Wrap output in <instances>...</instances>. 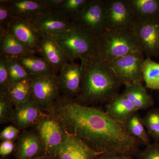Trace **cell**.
<instances>
[{
    "instance_id": "obj_1",
    "label": "cell",
    "mask_w": 159,
    "mask_h": 159,
    "mask_svg": "<svg viewBox=\"0 0 159 159\" xmlns=\"http://www.w3.org/2000/svg\"><path fill=\"white\" fill-rule=\"evenodd\" d=\"M48 111L69 134L79 137L98 153L130 156L138 153L141 142L105 111L64 96Z\"/></svg>"
},
{
    "instance_id": "obj_2",
    "label": "cell",
    "mask_w": 159,
    "mask_h": 159,
    "mask_svg": "<svg viewBox=\"0 0 159 159\" xmlns=\"http://www.w3.org/2000/svg\"><path fill=\"white\" fill-rule=\"evenodd\" d=\"M81 65L82 81L76 101L84 105L108 102L119 94L123 84L107 63L95 58Z\"/></svg>"
},
{
    "instance_id": "obj_3",
    "label": "cell",
    "mask_w": 159,
    "mask_h": 159,
    "mask_svg": "<svg viewBox=\"0 0 159 159\" xmlns=\"http://www.w3.org/2000/svg\"><path fill=\"white\" fill-rule=\"evenodd\" d=\"M96 47L97 58L107 63L132 52H143L136 35L130 29L105 30L96 37Z\"/></svg>"
},
{
    "instance_id": "obj_4",
    "label": "cell",
    "mask_w": 159,
    "mask_h": 159,
    "mask_svg": "<svg viewBox=\"0 0 159 159\" xmlns=\"http://www.w3.org/2000/svg\"><path fill=\"white\" fill-rule=\"evenodd\" d=\"M54 38L70 62L79 59L86 62L97 58L96 37L79 28L73 27L65 34Z\"/></svg>"
},
{
    "instance_id": "obj_5",
    "label": "cell",
    "mask_w": 159,
    "mask_h": 159,
    "mask_svg": "<svg viewBox=\"0 0 159 159\" xmlns=\"http://www.w3.org/2000/svg\"><path fill=\"white\" fill-rule=\"evenodd\" d=\"M71 22L94 37L99 36L106 29L105 0H89Z\"/></svg>"
},
{
    "instance_id": "obj_6",
    "label": "cell",
    "mask_w": 159,
    "mask_h": 159,
    "mask_svg": "<svg viewBox=\"0 0 159 159\" xmlns=\"http://www.w3.org/2000/svg\"><path fill=\"white\" fill-rule=\"evenodd\" d=\"M35 125L44 150L51 157L57 156L61 146L68 136L67 131L51 115L44 116Z\"/></svg>"
},
{
    "instance_id": "obj_7",
    "label": "cell",
    "mask_w": 159,
    "mask_h": 159,
    "mask_svg": "<svg viewBox=\"0 0 159 159\" xmlns=\"http://www.w3.org/2000/svg\"><path fill=\"white\" fill-rule=\"evenodd\" d=\"M145 58L142 51L132 52L107 63L122 84L143 81L142 68Z\"/></svg>"
},
{
    "instance_id": "obj_8",
    "label": "cell",
    "mask_w": 159,
    "mask_h": 159,
    "mask_svg": "<svg viewBox=\"0 0 159 159\" xmlns=\"http://www.w3.org/2000/svg\"><path fill=\"white\" fill-rule=\"evenodd\" d=\"M57 75L31 77V97L41 109L48 110L60 98Z\"/></svg>"
},
{
    "instance_id": "obj_9",
    "label": "cell",
    "mask_w": 159,
    "mask_h": 159,
    "mask_svg": "<svg viewBox=\"0 0 159 159\" xmlns=\"http://www.w3.org/2000/svg\"><path fill=\"white\" fill-rule=\"evenodd\" d=\"M132 30L146 57L159 56V19L136 20Z\"/></svg>"
},
{
    "instance_id": "obj_10",
    "label": "cell",
    "mask_w": 159,
    "mask_h": 159,
    "mask_svg": "<svg viewBox=\"0 0 159 159\" xmlns=\"http://www.w3.org/2000/svg\"><path fill=\"white\" fill-rule=\"evenodd\" d=\"M106 29H132L136 20L128 0H105Z\"/></svg>"
},
{
    "instance_id": "obj_11",
    "label": "cell",
    "mask_w": 159,
    "mask_h": 159,
    "mask_svg": "<svg viewBox=\"0 0 159 159\" xmlns=\"http://www.w3.org/2000/svg\"><path fill=\"white\" fill-rule=\"evenodd\" d=\"M30 21L42 35L54 37L62 35L74 27L70 21L55 10L46 11Z\"/></svg>"
},
{
    "instance_id": "obj_12",
    "label": "cell",
    "mask_w": 159,
    "mask_h": 159,
    "mask_svg": "<svg viewBox=\"0 0 159 159\" xmlns=\"http://www.w3.org/2000/svg\"><path fill=\"white\" fill-rule=\"evenodd\" d=\"M7 29L33 54H39L42 34L30 20L15 18Z\"/></svg>"
},
{
    "instance_id": "obj_13",
    "label": "cell",
    "mask_w": 159,
    "mask_h": 159,
    "mask_svg": "<svg viewBox=\"0 0 159 159\" xmlns=\"http://www.w3.org/2000/svg\"><path fill=\"white\" fill-rule=\"evenodd\" d=\"M82 77L81 65L70 62L63 67L57 78L60 91L63 93L64 97H77L81 87Z\"/></svg>"
},
{
    "instance_id": "obj_14",
    "label": "cell",
    "mask_w": 159,
    "mask_h": 159,
    "mask_svg": "<svg viewBox=\"0 0 159 159\" xmlns=\"http://www.w3.org/2000/svg\"><path fill=\"white\" fill-rule=\"evenodd\" d=\"M99 154L79 137L69 134L57 156L59 159H94Z\"/></svg>"
},
{
    "instance_id": "obj_15",
    "label": "cell",
    "mask_w": 159,
    "mask_h": 159,
    "mask_svg": "<svg viewBox=\"0 0 159 159\" xmlns=\"http://www.w3.org/2000/svg\"><path fill=\"white\" fill-rule=\"evenodd\" d=\"M39 54L53 67L56 73L69 63L66 54L53 36L42 35Z\"/></svg>"
},
{
    "instance_id": "obj_16",
    "label": "cell",
    "mask_w": 159,
    "mask_h": 159,
    "mask_svg": "<svg viewBox=\"0 0 159 159\" xmlns=\"http://www.w3.org/2000/svg\"><path fill=\"white\" fill-rule=\"evenodd\" d=\"M40 109L31 97L25 103L15 107L12 121L19 129L36 125L44 116Z\"/></svg>"
},
{
    "instance_id": "obj_17",
    "label": "cell",
    "mask_w": 159,
    "mask_h": 159,
    "mask_svg": "<svg viewBox=\"0 0 159 159\" xmlns=\"http://www.w3.org/2000/svg\"><path fill=\"white\" fill-rule=\"evenodd\" d=\"M15 18L31 20L51 10L43 0H6Z\"/></svg>"
},
{
    "instance_id": "obj_18",
    "label": "cell",
    "mask_w": 159,
    "mask_h": 159,
    "mask_svg": "<svg viewBox=\"0 0 159 159\" xmlns=\"http://www.w3.org/2000/svg\"><path fill=\"white\" fill-rule=\"evenodd\" d=\"M138 111L133 103L122 93L118 94L108 102L105 111L117 122L125 125Z\"/></svg>"
},
{
    "instance_id": "obj_19",
    "label": "cell",
    "mask_w": 159,
    "mask_h": 159,
    "mask_svg": "<svg viewBox=\"0 0 159 159\" xmlns=\"http://www.w3.org/2000/svg\"><path fill=\"white\" fill-rule=\"evenodd\" d=\"M44 150L41 139L38 134L26 132L21 135L16 148V159L34 158Z\"/></svg>"
},
{
    "instance_id": "obj_20",
    "label": "cell",
    "mask_w": 159,
    "mask_h": 159,
    "mask_svg": "<svg viewBox=\"0 0 159 159\" xmlns=\"http://www.w3.org/2000/svg\"><path fill=\"white\" fill-rule=\"evenodd\" d=\"M14 58L21 65L31 77L56 75L57 74L53 67L45 58L37 57L34 54H26Z\"/></svg>"
},
{
    "instance_id": "obj_21",
    "label": "cell",
    "mask_w": 159,
    "mask_h": 159,
    "mask_svg": "<svg viewBox=\"0 0 159 159\" xmlns=\"http://www.w3.org/2000/svg\"><path fill=\"white\" fill-rule=\"evenodd\" d=\"M29 54L33 53L8 29H0V55L15 58Z\"/></svg>"
},
{
    "instance_id": "obj_22",
    "label": "cell",
    "mask_w": 159,
    "mask_h": 159,
    "mask_svg": "<svg viewBox=\"0 0 159 159\" xmlns=\"http://www.w3.org/2000/svg\"><path fill=\"white\" fill-rule=\"evenodd\" d=\"M123 93L139 110H145L152 107L154 100L141 82H132L124 84Z\"/></svg>"
},
{
    "instance_id": "obj_23",
    "label": "cell",
    "mask_w": 159,
    "mask_h": 159,
    "mask_svg": "<svg viewBox=\"0 0 159 159\" xmlns=\"http://www.w3.org/2000/svg\"><path fill=\"white\" fill-rule=\"evenodd\" d=\"M136 20L159 19V0H128Z\"/></svg>"
},
{
    "instance_id": "obj_24",
    "label": "cell",
    "mask_w": 159,
    "mask_h": 159,
    "mask_svg": "<svg viewBox=\"0 0 159 159\" xmlns=\"http://www.w3.org/2000/svg\"><path fill=\"white\" fill-rule=\"evenodd\" d=\"M31 79L25 80L10 86L6 94L14 107L31 99Z\"/></svg>"
},
{
    "instance_id": "obj_25",
    "label": "cell",
    "mask_w": 159,
    "mask_h": 159,
    "mask_svg": "<svg viewBox=\"0 0 159 159\" xmlns=\"http://www.w3.org/2000/svg\"><path fill=\"white\" fill-rule=\"evenodd\" d=\"M126 129L131 135L145 145L150 144L149 135L145 129L143 119L136 113L125 124Z\"/></svg>"
},
{
    "instance_id": "obj_26",
    "label": "cell",
    "mask_w": 159,
    "mask_h": 159,
    "mask_svg": "<svg viewBox=\"0 0 159 159\" xmlns=\"http://www.w3.org/2000/svg\"><path fill=\"white\" fill-rule=\"evenodd\" d=\"M142 75L146 88L159 90V63L146 57L143 63Z\"/></svg>"
},
{
    "instance_id": "obj_27",
    "label": "cell",
    "mask_w": 159,
    "mask_h": 159,
    "mask_svg": "<svg viewBox=\"0 0 159 159\" xmlns=\"http://www.w3.org/2000/svg\"><path fill=\"white\" fill-rule=\"evenodd\" d=\"M5 57L10 77L11 85L25 80L31 78V76L16 59L8 56Z\"/></svg>"
},
{
    "instance_id": "obj_28",
    "label": "cell",
    "mask_w": 159,
    "mask_h": 159,
    "mask_svg": "<svg viewBox=\"0 0 159 159\" xmlns=\"http://www.w3.org/2000/svg\"><path fill=\"white\" fill-rule=\"evenodd\" d=\"M147 132L155 142H159V108L148 111L142 118Z\"/></svg>"
},
{
    "instance_id": "obj_29",
    "label": "cell",
    "mask_w": 159,
    "mask_h": 159,
    "mask_svg": "<svg viewBox=\"0 0 159 159\" xmlns=\"http://www.w3.org/2000/svg\"><path fill=\"white\" fill-rule=\"evenodd\" d=\"M89 0H64L57 10L61 15L71 21L79 14Z\"/></svg>"
},
{
    "instance_id": "obj_30",
    "label": "cell",
    "mask_w": 159,
    "mask_h": 159,
    "mask_svg": "<svg viewBox=\"0 0 159 159\" xmlns=\"http://www.w3.org/2000/svg\"><path fill=\"white\" fill-rule=\"evenodd\" d=\"M7 94L0 93V122L6 123L12 121L14 109Z\"/></svg>"
},
{
    "instance_id": "obj_31",
    "label": "cell",
    "mask_w": 159,
    "mask_h": 159,
    "mask_svg": "<svg viewBox=\"0 0 159 159\" xmlns=\"http://www.w3.org/2000/svg\"><path fill=\"white\" fill-rule=\"evenodd\" d=\"M11 86L6 58L0 55V93L7 94Z\"/></svg>"
},
{
    "instance_id": "obj_32",
    "label": "cell",
    "mask_w": 159,
    "mask_h": 159,
    "mask_svg": "<svg viewBox=\"0 0 159 159\" xmlns=\"http://www.w3.org/2000/svg\"><path fill=\"white\" fill-rule=\"evenodd\" d=\"M15 18L6 0L0 1V29H7Z\"/></svg>"
},
{
    "instance_id": "obj_33",
    "label": "cell",
    "mask_w": 159,
    "mask_h": 159,
    "mask_svg": "<svg viewBox=\"0 0 159 159\" xmlns=\"http://www.w3.org/2000/svg\"><path fill=\"white\" fill-rule=\"evenodd\" d=\"M138 159H159L158 142L147 145L145 149L138 153Z\"/></svg>"
},
{
    "instance_id": "obj_34",
    "label": "cell",
    "mask_w": 159,
    "mask_h": 159,
    "mask_svg": "<svg viewBox=\"0 0 159 159\" xmlns=\"http://www.w3.org/2000/svg\"><path fill=\"white\" fill-rule=\"evenodd\" d=\"M19 129L13 125L7 126L0 134L1 139L4 141H12L16 139L20 133Z\"/></svg>"
},
{
    "instance_id": "obj_35",
    "label": "cell",
    "mask_w": 159,
    "mask_h": 159,
    "mask_svg": "<svg viewBox=\"0 0 159 159\" xmlns=\"http://www.w3.org/2000/svg\"><path fill=\"white\" fill-rule=\"evenodd\" d=\"M14 144L12 141H4L0 145V155L4 157L8 155L13 151Z\"/></svg>"
},
{
    "instance_id": "obj_36",
    "label": "cell",
    "mask_w": 159,
    "mask_h": 159,
    "mask_svg": "<svg viewBox=\"0 0 159 159\" xmlns=\"http://www.w3.org/2000/svg\"><path fill=\"white\" fill-rule=\"evenodd\" d=\"M94 159H132L130 156L115 153L99 154Z\"/></svg>"
},
{
    "instance_id": "obj_37",
    "label": "cell",
    "mask_w": 159,
    "mask_h": 159,
    "mask_svg": "<svg viewBox=\"0 0 159 159\" xmlns=\"http://www.w3.org/2000/svg\"><path fill=\"white\" fill-rule=\"evenodd\" d=\"M43 1L49 9L57 11L62 5L64 0H43Z\"/></svg>"
},
{
    "instance_id": "obj_38",
    "label": "cell",
    "mask_w": 159,
    "mask_h": 159,
    "mask_svg": "<svg viewBox=\"0 0 159 159\" xmlns=\"http://www.w3.org/2000/svg\"><path fill=\"white\" fill-rule=\"evenodd\" d=\"M32 159H49L48 158H46L45 157H36V158H34Z\"/></svg>"
}]
</instances>
